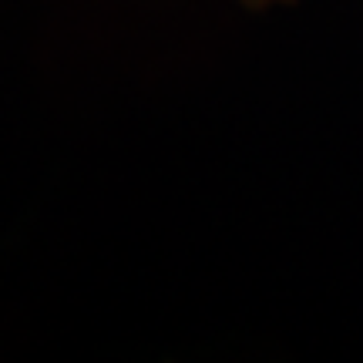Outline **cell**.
<instances>
[{
	"label": "cell",
	"instance_id": "1",
	"mask_svg": "<svg viewBox=\"0 0 363 363\" xmlns=\"http://www.w3.org/2000/svg\"><path fill=\"white\" fill-rule=\"evenodd\" d=\"M249 11H269V7H283V4H296V0H239Z\"/></svg>",
	"mask_w": 363,
	"mask_h": 363
}]
</instances>
